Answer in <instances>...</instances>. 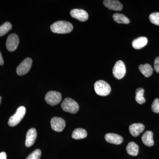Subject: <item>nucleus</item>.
I'll use <instances>...</instances> for the list:
<instances>
[{
  "label": "nucleus",
  "instance_id": "1",
  "mask_svg": "<svg viewBox=\"0 0 159 159\" xmlns=\"http://www.w3.org/2000/svg\"><path fill=\"white\" fill-rule=\"evenodd\" d=\"M51 30L57 34H67L73 30V26L71 23L66 21H58L53 23L51 26Z\"/></svg>",
  "mask_w": 159,
  "mask_h": 159
},
{
  "label": "nucleus",
  "instance_id": "2",
  "mask_svg": "<svg viewBox=\"0 0 159 159\" xmlns=\"http://www.w3.org/2000/svg\"><path fill=\"white\" fill-rule=\"evenodd\" d=\"M94 89L96 93L102 97H105L110 93V86L107 83L102 80H99L95 82Z\"/></svg>",
  "mask_w": 159,
  "mask_h": 159
},
{
  "label": "nucleus",
  "instance_id": "3",
  "mask_svg": "<svg viewBox=\"0 0 159 159\" xmlns=\"http://www.w3.org/2000/svg\"><path fill=\"white\" fill-rule=\"evenodd\" d=\"M63 110L71 114H76L79 110V106L77 102L70 98H66L61 104Z\"/></svg>",
  "mask_w": 159,
  "mask_h": 159
},
{
  "label": "nucleus",
  "instance_id": "4",
  "mask_svg": "<svg viewBox=\"0 0 159 159\" xmlns=\"http://www.w3.org/2000/svg\"><path fill=\"white\" fill-rule=\"evenodd\" d=\"M26 113V108L25 107H20L16 112L9 118L8 124L10 126L13 127L18 124L22 121Z\"/></svg>",
  "mask_w": 159,
  "mask_h": 159
},
{
  "label": "nucleus",
  "instance_id": "5",
  "mask_svg": "<svg viewBox=\"0 0 159 159\" xmlns=\"http://www.w3.org/2000/svg\"><path fill=\"white\" fill-rule=\"evenodd\" d=\"M61 94L59 92L54 91L48 92L45 97L47 103L52 106L59 104L61 101Z\"/></svg>",
  "mask_w": 159,
  "mask_h": 159
},
{
  "label": "nucleus",
  "instance_id": "6",
  "mask_svg": "<svg viewBox=\"0 0 159 159\" xmlns=\"http://www.w3.org/2000/svg\"><path fill=\"white\" fill-rule=\"evenodd\" d=\"M126 73V68L124 63L121 60L116 62L113 69V74L117 79H122Z\"/></svg>",
  "mask_w": 159,
  "mask_h": 159
},
{
  "label": "nucleus",
  "instance_id": "7",
  "mask_svg": "<svg viewBox=\"0 0 159 159\" xmlns=\"http://www.w3.org/2000/svg\"><path fill=\"white\" fill-rule=\"evenodd\" d=\"M32 60L30 57H27L16 68V73L19 76L26 74L29 72L32 66Z\"/></svg>",
  "mask_w": 159,
  "mask_h": 159
},
{
  "label": "nucleus",
  "instance_id": "8",
  "mask_svg": "<svg viewBox=\"0 0 159 159\" xmlns=\"http://www.w3.org/2000/svg\"><path fill=\"white\" fill-rule=\"evenodd\" d=\"M19 43V39L17 34H11L8 36L6 41V46L9 51H14L17 49Z\"/></svg>",
  "mask_w": 159,
  "mask_h": 159
},
{
  "label": "nucleus",
  "instance_id": "9",
  "mask_svg": "<svg viewBox=\"0 0 159 159\" xmlns=\"http://www.w3.org/2000/svg\"><path fill=\"white\" fill-rule=\"evenodd\" d=\"M51 128L56 132L62 131L66 126V122L62 118L60 117H54L51 121Z\"/></svg>",
  "mask_w": 159,
  "mask_h": 159
},
{
  "label": "nucleus",
  "instance_id": "10",
  "mask_svg": "<svg viewBox=\"0 0 159 159\" xmlns=\"http://www.w3.org/2000/svg\"><path fill=\"white\" fill-rule=\"evenodd\" d=\"M71 16L81 22L86 21L89 18V14L83 9H75L71 10Z\"/></svg>",
  "mask_w": 159,
  "mask_h": 159
},
{
  "label": "nucleus",
  "instance_id": "11",
  "mask_svg": "<svg viewBox=\"0 0 159 159\" xmlns=\"http://www.w3.org/2000/svg\"><path fill=\"white\" fill-rule=\"evenodd\" d=\"M103 3L106 7L114 11H121L123 8L122 4L117 0H105Z\"/></svg>",
  "mask_w": 159,
  "mask_h": 159
},
{
  "label": "nucleus",
  "instance_id": "12",
  "mask_svg": "<svg viewBox=\"0 0 159 159\" xmlns=\"http://www.w3.org/2000/svg\"><path fill=\"white\" fill-rule=\"evenodd\" d=\"M37 131L34 128H31L27 132L26 134L25 145L26 147H30L35 142L37 138Z\"/></svg>",
  "mask_w": 159,
  "mask_h": 159
},
{
  "label": "nucleus",
  "instance_id": "13",
  "mask_svg": "<svg viewBox=\"0 0 159 159\" xmlns=\"http://www.w3.org/2000/svg\"><path fill=\"white\" fill-rule=\"evenodd\" d=\"M145 129V125L142 123H134L129 125V129L133 136L137 137L144 131Z\"/></svg>",
  "mask_w": 159,
  "mask_h": 159
},
{
  "label": "nucleus",
  "instance_id": "14",
  "mask_svg": "<svg viewBox=\"0 0 159 159\" xmlns=\"http://www.w3.org/2000/svg\"><path fill=\"white\" fill-rule=\"evenodd\" d=\"M105 139L108 143L115 145H120L123 141V138L122 136L114 133L106 134L105 136Z\"/></svg>",
  "mask_w": 159,
  "mask_h": 159
},
{
  "label": "nucleus",
  "instance_id": "15",
  "mask_svg": "<svg viewBox=\"0 0 159 159\" xmlns=\"http://www.w3.org/2000/svg\"><path fill=\"white\" fill-rule=\"evenodd\" d=\"M153 134L151 131H147L142 135V142L146 146L151 147L154 145Z\"/></svg>",
  "mask_w": 159,
  "mask_h": 159
},
{
  "label": "nucleus",
  "instance_id": "16",
  "mask_svg": "<svg viewBox=\"0 0 159 159\" xmlns=\"http://www.w3.org/2000/svg\"><path fill=\"white\" fill-rule=\"evenodd\" d=\"M148 39L145 37H139L137 38L133 41L132 45L134 48L139 50L144 48L147 45Z\"/></svg>",
  "mask_w": 159,
  "mask_h": 159
},
{
  "label": "nucleus",
  "instance_id": "17",
  "mask_svg": "<svg viewBox=\"0 0 159 159\" xmlns=\"http://www.w3.org/2000/svg\"><path fill=\"white\" fill-rule=\"evenodd\" d=\"M139 70L142 74L146 77H150L153 73L152 67L147 63L140 65L139 66Z\"/></svg>",
  "mask_w": 159,
  "mask_h": 159
},
{
  "label": "nucleus",
  "instance_id": "18",
  "mask_svg": "<svg viewBox=\"0 0 159 159\" xmlns=\"http://www.w3.org/2000/svg\"><path fill=\"white\" fill-rule=\"evenodd\" d=\"M127 153L132 156H137L139 153V147L137 144L134 142L129 143L126 148Z\"/></svg>",
  "mask_w": 159,
  "mask_h": 159
},
{
  "label": "nucleus",
  "instance_id": "19",
  "mask_svg": "<svg viewBox=\"0 0 159 159\" xmlns=\"http://www.w3.org/2000/svg\"><path fill=\"white\" fill-rule=\"evenodd\" d=\"M87 136V132L86 130L82 128H77L73 131L72 134L73 139L78 140L83 139Z\"/></svg>",
  "mask_w": 159,
  "mask_h": 159
},
{
  "label": "nucleus",
  "instance_id": "20",
  "mask_svg": "<svg viewBox=\"0 0 159 159\" xmlns=\"http://www.w3.org/2000/svg\"><path fill=\"white\" fill-rule=\"evenodd\" d=\"M113 18L114 20L119 24H128L130 22L128 18L124 15L120 13H115L113 16Z\"/></svg>",
  "mask_w": 159,
  "mask_h": 159
},
{
  "label": "nucleus",
  "instance_id": "21",
  "mask_svg": "<svg viewBox=\"0 0 159 159\" xmlns=\"http://www.w3.org/2000/svg\"><path fill=\"white\" fill-rule=\"evenodd\" d=\"M144 89L141 88L137 89L136 91L135 100L139 104H143L145 102V99L144 97Z\"/></svg>",
  "mask_w": 159,
  "mask_h": 159
},
{
  "label": "nucleus",
  "instance_id": "22",
  "mask_svg": "<svg viewBox=\"0 0 159 159\" xmlns=\"http://www.w3.org/2000/svg\"><path fill=\"white\" fill-rule=\"evenodd\" d=\"M12 29V25L9 22H6L0 26V36H2Z\"/></svg>",
  "mask_w": 159,
  "mask_h": 159
},
{
  "label": "nucleus",
  "instance_id": "23",
  "mask_svg": "<svg viewBox=\"0 0 159 159\" xmlns=\"http://www.w3.org/2000/svg\"><path fill=\"white\" fill-rule=\"evenodd\" d=\"M151 22L156 25L159 26V12L151 13L149 16Z\"/></svg>",
  "mask_w": 159,
  "mask_h": 159
},
{
  "label": "nucleus",
  "instance_id": "24",
  "mask_svg": "<svg viewBox=\"0 0 159 159\" xmlns=\"http://www.w3.org/2000/svg\"><path fill=\"white\" fill-rule=\"evenodd\" d=\"M41 151L37 149L29 154L26 159H40L41 156Z\"/></svg>",
  "mask_w": 159,
  "mask_h": 159
},
{
  "label": "nucleus",
  "instance_id": "25",
  "mask_svg": "<svg viewBox=\"0 0 159 159\" xmlns=\"http://www.w3.org/2000/svg\"><path fill=\"white\" fill-rule=\"evenodd\" d=\"M151 109L153 112L159 113V99H156L152 102L151 106Z\"/></svg>",
  "mask_w": 159,
  "mask_h": 159
},
{
  "label": "nucleus",
  "instance_id": "26",
  "mask_svg": "<svg viewBox=\"0 0 159 159\" xmlns=\"http://www.w3.org/2000/svg\"><path fill=\"white\" fill-rule=\"evenodd\" d=\"M154 68L157 73H159V56L155 58L154 63Z\"/></svg>",
  "mask_w": 159,
  "mask_h": 159
},
{
  "label": "nucleus",
  "instance_id": "27",
  "mask_svg": "<svg viewBox=\"0 0 159 159\" xmlns=\"http://www.w3.org/2000/svg\"><path fill=\"white\" fill-rule=\"evenodd\" d=\"M0 159H7V154L5 152L0 153Z\"/></svg>",
  "mask_w": 159,
  "mask_h": 159
},
{
  "label": "nucleus",
  "instance_id": "28",
  "mask_svg": "<svg viewBox=\"0 0 159 159\" xmlns=\"http://www.w3.org/2000/svg\"><path fill=\"white\" fill-rule=\"evenodd\" d=\"M3 64H4V60H3L2 53H1V51H0V65H3Z\"/></svg>",
  "mask_w": 159,
  "mask_h": 159
},
{
  "label": "nucleus",
  "instance_id": "29",
  "mask_svg": "<svg viewBox=\"0 0 159 159\" xmlns=\"http://www.w3.org/2000/svg\"><path fill=\"white\" fill-rule=\"evenodd\" d=\"M1 101H2V97L0 96V104H1Z\"/></svg>",
  "mask_w": 159,
  "mask_h": 159
}]
</instances>
